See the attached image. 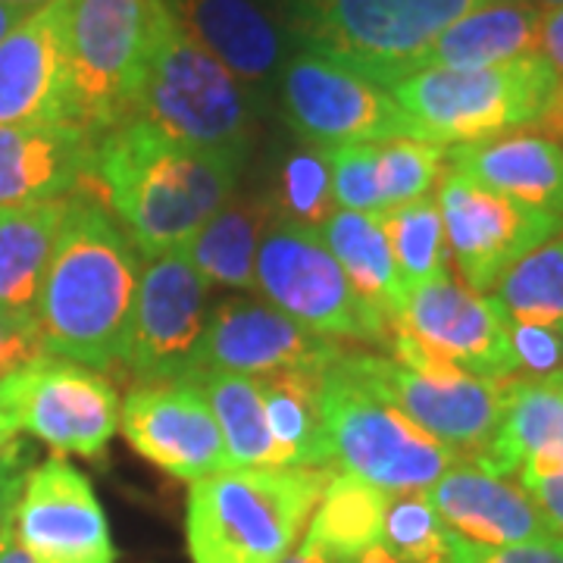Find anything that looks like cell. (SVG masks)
Segmentation results:
<instances>
[{
	"label": "cell",
	"mask_w": 563,
	"mask_h": 563,
	"mask_svg": "<svg viewBox=\"0 0 563 563\" xmlns=\"http://www.w3.org/2000/svg\"><path fill=\"white\" fill-rule=\"evenodd\" d=\"M242 163L181 144L144 120L95 139L81 195L103 198L144 261L179 251L232 201Z\"/></svg>",
	"instance_id": "1"
},
{
	"label": "cell",
	"mask_w": 563,
	"mask_h": 563,
	"mask_svg": "<svg viewBox=\"0 0 563 563\" xmlns=\"http://www.w3.org/2000/svg\"><path fill=\"white\" fill-rule=\"evenodd\" d=\"M139 276L141 254L113 213L73 195L35 307L44 354L98 373L122 363Z\"/></svg>",
	"instance_id": "2"
},
{
	"label": "cell",
	"mask_w": 563,
	"mask_h": 563,
	"mask_svg": "<svg viewBox=\"0 0 563 563\" xmlns=\"http://www.w3.org/2000/svg\"><path fill=\"white\" fill-rule=\"evenodd\" d=\"M332 476L329 466H232L191 483L185 510L191 563H279Z\"/></svg>",
	"instance_id": "3"
},
{
	"label": "cell",
	"mask_w": 563,
	"mask_h": 563,
	"mask_svg": "<svg viewBox=\"0 0 563 563\" xmlns=\"http://www.w3.org/2000/svg\"><path fill=\"white\" fill-rule=\"evenodd\" d=\"M132 120L235 163L251 147L254 110L244 85L169 16L163 0Z\"/></svg>",
	"instance_id": "4"
},
{
	"label": "cell",
	"mask_w": 563,
	"mask_h": 563,
	"mask_svg": "<svg viewBox=\"0 0 563 563\" xmlns=\"http://www.w3.org/2000/svg\"><path fill=\"white\" fill-rule=\"evenodd\" d=\"M542 54L476 69H420L388 85L413 125V139L454 147L523 132L542 120L558 91Z\"/></svg>",
	"instance_id": "5"
},
{
	"label": "cell",
	"mask_w": 563,
	"mask_h": 563,
	"mask_svg": "<svg viewBox=\"0 0 563 563\" xmlns=\"http://www.w3.org/2000/svg\"><path fill=\"white\" fill-rule=\"evenodd\" d=\"M388 351L391 357L347 351L342 361L366 388L448 444L457 457L483 461L495 442L510 379L473 376L398 325H391Z\"/></svg>",
	"instance_id": "6"
},
{
	"label": "cell",
	"mask_w": 563,
	"mask_h": 563,
	"mask_svg": "<svg viewBox=\"0 0 563 563\" xmlns=\"http://www.w3.org/2000/svg\"><path fill=\"white\" fill-rule=\"evenodd\" d=\"M320 410L332 463L385 495L422 492L461 461L448 444L366 388L344 361L322 373Z\"/></svg>",
	"instance_id": "7"
},
{
	"label": "cell",
	"mask_w": 563,
	"mask_h": 563,
	"mask_svg": "<svg viewBox=\"0 0 563 563\" xmlns=\"http://www.w3.org/2000/svg\"><path fill=\"white\" fill-rule=\"evenodd\" d=\"M485 0H295V32L310 54L379 85L417 69L429 44Z\"/></svg>",
	"instance_id": "8"
},
{
	"label": "cell",
	"mask_w": 563,
	"mask_h": 563,
	"mask_svg": "<svg viewBox=\"0 0 563 563\" xmlns=\"http://www.w3.org/2000/svg\"><path fill=\"white\" fill-rule=\"evenodd\" d=\"M161 0H66L73 125L91 139L132 120Z\"/></svg>",
	"instance_id": "9"
},
{
	"label": "cell",
	"mask_w": 563,
	"mask_h": 563,
	"mask_svg": "<svg viewBox=\"0 0 563 563\" xmlns=\"http://www.w3.org/2000/svg\"><path fill=\"white\" fill-rule=\"evenodd\" d=\"M254 276L266 303L320 335L354 342H388L391 335V320L351 285L317 229L276 217L263 235Z\"/></svg>",
	"instance_id": "10"
},
{
	"label": "cell",
	"mask_w": 563,
	"mask_h": 563,
	"mask_svg": "<svg viewBox=\"0 0 563 563\" xmlns=\"http://www.w3.org/2000/svg\"><path fill=\"white\" fill-rule=\"evenodd\" d=\"M0 410L47 448L91 461L120 429V398L107 376L51 354L0 379Z\"/></svg>",
	"instance_id": "11"
},
{
	"label": "cell",
	"mask_w": 563,
	"mask_h": 563,
	"mask_svg": "<svg viewBox=\"0 0 563 563\" xmlns=\"http://www.w3.org/2000/svg\"><path fill=\"white\" fill-rule=\"evenodd\" d=\"M210 282L185 251L141 266L122 363L144 383H188L210 322Z\"/></svg>",
	"instance_id": "12"
},
{
	"label": "cell",
	"mask_w": 563,
	"mask_h": 563,
	"mask_svg": "<svg viewBox=\"0 0 563 563\" xmlns=\"http://www.w3.org/2000/svg\"><path fill=\"white\" fill-rule=\"evenodd\" d=\"M282 113L317 147L413 139V125L391 91L342 63L303 51L282 73Z\"/></svg>",
	"instance_id": "13"
},
{
	"label": "cell",
	"mask_w": 563,
	"mask_h": 563,
	"mask_svg": "<svg viewBox=\"0 0 563 563\" xmlns=\"http://www.w3.org/2000/svg\"><path fill=\"white\" fill-rule=\"evenodd\" d=\"M444 242L470 291L488 295L529 251L563 232V220L448 169L439 191Z\"/></svg>",
	"instance_id": "14"
},
{
	"label": "cell",
	"mask_w": 563,
	"mask_h": 563,
	"mask_svg": "<svg viewBox=\"0 0 563 563\" xmlns=\"http://www.w3.org/2000/svg\"><path fill=\"white\" fill-rule=\"evenodd\" d=\"M347 351L339 339L307 329L298 320L285 317L273 303L232 298L210 310L195 376L198 373H239L251 379L273 373L322 376Z\"/></svg>",
	"instance_id": "15"
},
{
	"label": "cell",
	"mask_w": 563,
	"mask_h": 563,
	"mask_svg": "<svg viewBox=\"0 0 563 563\" xmlns=\"http://www.w3.org/2000/svg\"><path fill=\"white\" fill-rule=\"evenodd\" d=\"M120 429L144 461L185 483L232 470L220 422L198 383L135 385L120 404Z\"/></svg>",
	"instance_id": "16"
},
{
	"label": "cell",
	"mask_w": 563,
	"mask_h": 563,
	"mask_svg": "<svg viewBox=\"0 0 563 563\" xmlns=\"http://www.w3.org/2000/svg\"><path fill=\"white\" fill-rule=\"evenodd\" d=\"M507 313L495 298L470 291L442 273L407 291L398 320L429 351L483 379H517V361L507 335Z\"/></svg>",
	"instance_id": "17"
},
{
	"label": "cell",
	"mask_w": 563,
	"mask_h": 563,
	"mask_svg": "<svg viewBox=\"0 0 563 563\" xmlns=\"http://www.w3.org/2000/svg\"><path fill=\"white\" fill-rule=\"evenodd\" d=\"M13 532L38 563H117L95 488L60 457L29 470Z\"/></svg>",
	"instance_id": "18"
},
{
	"label": "cell",
	"mask_w": 563,
	"mask_h": 563,
	"mask_svg": "<svg viewBox=\"0 0 563 563\" xmlns=\"http://www.w3.org/2000/svg\"><path fill=\"white\" fill-rule=\"evenodd\" d=\"M0 125H73L66 0L32 10L0 38Z\"/></svg>",
	"instance_id": "19"
},
{
	"label": "cell",
	"mask_w": 563,
	"mask_h": 563,
	"mask_svg": "<svg viewBox=\"0 0 563 563\" xmlns=\"http://www.w3.org/2000/svg\"><path fill=\"white\" fill-rule=\"evenodd\" d=\"M426 498L463 542L504 548L554 536L523 485L473 461L444 470L442 479L426 488Z\"/></svg>",
	"instance_id": "20"
},
{
	"label": "cell",
	"mask_w": 563,
	"mask_h": 563,
	"mask_svg": "<svg viewBox=\"0 0 563 563\" xmlns=\"http://www.w3.org/2000/svg\"><path fill=\"white\" fill-rule=\"evenodd\" d=\"M95 139L76 125H0V210L76 195Z\"/></svg>",
	"instance_id": "21"
},
{
	"label": "cell",
	"mask_w": 563,
	"mask_h": 563,
	"mask_svg": "<svg viewBox=\"0 0 563 563\" xmlns=\"http://www.w3.org/2000/svg\"><path fill=\"white\" fill-rule=\"evenodd\" d=\"M207 54L251 88L269 85L282 60V32L254 0H163Z\"/></svg>",
	"instance_id": "22"
},
{
	"label": "cell",
	"mask_w": 563,
	"mask_h": 563,
	"mask_svg": "<svg viewBox=\"0 0 563 563\" xmlns=\"http://www.w3.org/2000/svg\"><path fill=\"white\" fill-rule=\"evenodd\" d=\"M448 163L466 179L563 220V144L558 141L514 132L476 144H454L448 147Z\"/></svg>",
	"instance_id": "23"
},
{
	"label": "cell",
	"mask_w": 563,
	"mask_h": 563,
	"mask_svg": "<svg viewBox=\"0 0 563 563\" xmlns=\"http://www.w3.org/2000/svg\"><path fill=\"white\" fill-rule=\"evenodd\" d=\"M544 13L529 0H485L429 44L420 69H476L539 54Z\"/></svg>",
	"instance_id": "24"
},
{
	"label": "cell",
	"mask_w": 563,
	"mask_h": 563,
	"mask_svg": "<svg viewBox=\"0 0 563 563\" xmlns=\"http://www.w3.org/2000/svg\"><path fill=\"white\" fill-rule=\"evenodd\" d=\"M498 473L517 476V470H548L563 463V379L532 383L510 379L507 404L495 442L483 461H473Z\"/></svg>",
	"instance_id": "25"
},
{
	"label": "cell",
	"mask_w": 563,
	"mask_h": 563,
	"mask_svg": "<svg viewBox=\"0 0 563 563\" xmlns=\"http://www.w3.org/2000/svg\"><path fill=\"white\" fill-rule=\"evenodd\" d=\"M69 198L0 210V310L35 320L41 282Z\"/></svg>",
	"instance_id": "26"
},
{
	"label": "cell",
	"mask_w": 563,
	"mask_h": 563,
	"mask_svg": "<svg viewBox=\"0 0 563 563\" xmlns=\"http://www.w3.org/2000/svg\"><path fill=\"white\" fill-rule=\"evenodd\" d=\"M320 239L363 298L376 303L391 322L398 320L404 301H407V291H404L398 266L391 257L383 213L335 210L320 225Z\"/></svg>",
	"instance_id": "27"
},
{
	"label": "cell",
	"mask_w": 563,
	"mask_h": 563,
	"mask_svg": "<svg viewBox=\"0 0 563 563\" xmlns=\"http://www.w3.org/2000/svg\"><path fill=\"white\" fill-rule=\"evenodd\" d=\"M273 220L276 213L269 201H229L181 251L207 282L257 291L254 263Z\"/></svg>",
	"instance_id": "28"
},
{
	"label": "cell",
	"mask_w": 563,
	"mask_h": 563,
	"mask_svg": "<svg viewBox=\"0 0 563 563\" xmlns=\"http://www.w3.org/2000/svg\"><path fill=\"white\" fill-rule=\"evenodd\" d=\"M191 383L201 385L213 407L232 466L239 470L288 466V457L266 420L257 379L239 373H198Z\"/></svg>",
	"instance_id": "29"
},
{
	"label": "cell",
	"mask_w": 563,
	"mask_h": 563,
	"mask_svg": "<svg viewBox=\"0 0 563 563\" xmlns=\"http://www.w3.org/2000/svg\"><path fill=\"white\" fill-rule=\"evenodd\" d=\"M388 498L383 488L339 473L322 492L307 539L320 544L332 563H357L369 548L383 544Z\"/></svg>",
	"instance_id": "30"
},
{
	"label": "cell",
	"mask_w": 563,
	"mask_h": 563,
	"mask_svg": "<svg viewBox=\"0 0 563 563\" xmlns=\"http://www.w3.org/2000/svg\"><path fill=\"white\" fill-rule=\"evenodd\" d=\"M320 379L322 376L307 373H273L257 379L266 420L288 457V466L332 470V451L320 410Z\"/></svg>",
	"instance_id": "31"
},
{
	"label": "cell",
	"mask_w": 563,
	"mask_h": 563,
	"mask_svg": "<svg viewBox=\"0 0 563 563\" xmlns=\"http://www.w3.org/2000/svg\"><path fill=\"white\" fill-rule=\"evenodd\" d=\"M492 298L507 320L563 329V232L514 263Z\"/></svg>",
	"instance_id": "32"
},
{
	"label": "cell",
	"mask_w": 563,
	"mask_h": 563,
	"mask_svg": "<svg viewBox=\"0 0 563 563\" xmlns=\"http://www.w3.org/2000/svg\"><path fill=\"white\" fill-rule=\"evenodd\" d=\"M383 225L404 291H413L422 282L448 273L442 210H439V201L432 195L385 210Z\"/></svg>",
	"instance_id": "33"
},
{
	"label": "cell",
	"mask_w": 563,
	"mask_h": 563,
	"mask_svg": "<svg viewBox=\"0 0 563 563\" xmlns=\"http://www.w3.org/2000/svg\"><path fill=\"white\" fill-rule=\"evenodd\" d=\"M269 203L279 220L320 232L322 222L339 210L329 151L317 144H303L301 151L288 154L282 163L279 185Z\"/></svg>",
	"instance_id": "34"
},
{
	"label": "cell",
	"mask_w": 563,
	"mask_h": 563,
	"mask_svg": "<svg viewBox=\"0 0 563 563\" xmlns=\"http://www.w3.org/2000/svg\"><path fill=\"white\" fill-rule=\"evenodd\" d=\"M383 548L401 563H448L454 532L442 523L422 492H401L388 498Z\"/></svg>",
	"instance_id": "35"
},
{
	"label": "cell",
	"mask_w": 563,
	"mask_h": 563,
	"mask_svg": "<svg viewBox=\"0 0 563 563\" xmlns=\"http://www.w3.org/2000/svg\"><path fill=\"white\" fill-rule=\"evenodd\" d=\"M448 147L420 139H391L376 144V169L385 210L429 198L442 179Z\"/></svg>",
	"instance_id": "36"
},
{
	"label": "cell",
	"mask_w": 563,
	"mask_h": 563,
	"mask_svg": "<svg viewBox=\"0 0 563 563\" xmlns=\"http://www.w3.org/2000/svg\"><path fill=\"white\" fill-rule=\"evenodd\" d=\"M376 144H344L325 147L332 166V188L339 210L357 213H385L383 191H379V169H376Z\"/></svg>",
	"instance_id": "37"
},
{
	"label": "cell",
	"mask_w": 563,
	"mask_h": 563,
	"mask_svg": "<svg viewBox=\"0 0 563 563\" xmlns=\"http://www.w3.org/2000/svg\"><path fill=\"white\" fill-rule=\"evenodd\" d=\"M507 335L517 361V379H532V383L563 379V329L510 320Z\"/></svg>",
	"instance_id": "38"
},
{
	"label": "cell",
	"mask_w": 563,
	"mask_h": 563,
	"mask_svg": "<svg viewBox=\"0 0 563 563\" xmlns=\"http://www.w3.org/2000/svg\"><path fill=\"white\" fill-rule=\"evenodd\" d=\"M448 563H563V539L548 536L539 542L483 548V544L463 542L454 536V551Z\"/></svg>",
	"instance_id": "39"
},
{
	"label": "cell",
	"mask_w": 563,
	"mask_h": 563,
	"mask_svg": "<svg viewBox=\"0 0 563 563\" xmlns=\"http://www.w3.org/2000/svg\"><path fill=\"white\" fill-rule=\"evenodd\" d=\"M38 357H44V344L35 320L0 310V379L13 376Z\"/></svg>",
	"instance_id": "40"
},
{
	"label": "cell",
	"mask_w": 563,
	"mask_h": 563,
	"mask_svg": "<svg viewBox=\"0 0 563 563\" xmlns=\"http://www.w3.org/2000/svg\"><path fill=\"white\" fill-rule=\"evenodd\" d=\"M517 483L532 498V504L542 510L544 523L551 526L554 536L563 539V463L548 466V470H517Z\"/></svg>",
	"instance_id": "41"
},
{
	"label": "cell",
	"mask_w": 563,
	"mask_h": 563,
	"mask_svg": "<svg viewBox=\"0 0 563 563\" xmlns=\"http://www.w3.org/2000/svg\"><path fill=\"white\" fill-rule=\"evenodd\" d=\"M25 461L3 463L0 466V544L13 536V523H16V507H20L22 488H25Z\"/></svg>",
	"instance_id": "42"
},
{
	"label": "cell",
	"mask_w": 563,
	"mask_h": 563,
	"mask_svg": "<svg viewBox=\"0 0 563 563\" xmlns=\"http://www.w3.org/2000/svg\"><path fill=\"white\" fill-rule=\"evenodd\" d=\"M539 54H542L544 60L551 63V69L558 73V79H561L563 85V7L551 10V13H544Z\"/></svg>",
	"instance_id": "43"
},
{
	"label": "cell",
	"mask_w": 563,
	"mask_h": 563,
	"mask_svg": "<svg viewBox=\"0 0 563 563\" xmlns=\"http://www.w3.org/2000/svg\"><path fill=\"white\" fill-rule=\"evenodd\" d=\"M536 129H539V135H544V139L563 144V85H558V91H554L551 103L544 107L542 120L536 122Z\"/></svg>",
	"instance_id": "44"
},
{
	"label": "cell",
	"mask_w": 563,
	"mask_h": 563,
	"mask_svg": "<svg viewBox=\"0 0 563 563\" xmlns=\"http://www.w3.org/2000/svg\"><path fill=\"white\" fill-rule=\"evenodd\" d=\"M16 461H25V451H22L20 442V429H16L13 420L0 410V466Z\"/></svg>",
	"instance_id": "45"
},
{
	"label": "cell",
	"mask_w": 563,
	"mask_h": 563,
	"mask_svg": "<svg viewBox=\"0 0 563 563\" xmlns=\"http://www.w3.org/2000/svg\"><path fill=\"white\" fill-rule=\"evenodd\" d=\"M279 563H332L329 561V554L322 551L320 544L310 542V539H303L295 551H288Z\"/></svg>",
	"instance_id": "46"
},
{
	"label": "cell",
	"mask_w": 563,
	"mask_h": 563,
	"mask_svg": "<svg viewBox=\"0 0 563 563\" xmlns=\"http://www.w3.org/2000/svg\"><path fill=\"white\" fill-rule=\"evenodd\" d=\"M0 563H38V561L22 548L20 539H16V532H13L7 542L0 544Z\"/></svg>",
	"instance_id": "47"
},
{
	"label": "cell",
	"mask_w": 563,
	"mask_h": 563,
	"mask_svg": "<svg viewBox=\"0 0 563 563\" xmlns=\"http://www.w3.org/2000/svg\"><path fill=\"white\" fill-rule=\"evenodd\" d=\"M29 16V10H20V7H7V3H0V38L13 29V25H20L22 20Z\"/></svg>",
	"instance_id": "48"
},
{
	"label": "cell",
	"mask_w": 563,
	"mask_h": 563,
	"mask_svg": "<svg viewBox=\"0 0 563 563\" xmlns=\"http://www.w3.org/2000/svg\"><path fill=\"white\" fill-rule=\"evenodd\" d=\"M357 563H401V561H398L395 554H388L383 544H376V548H369L366 554H361Z\"/></svg>",
	"instance_id": "49"
},
{
	"label": "cell",
	"mask_w": 563,
	"mask_h": 563,
	"mask_svg": "<svg viewBox=\"0 0 563 563\" xmlns=\"http://www.w3.org/2000/svg\"><path fill=\"white\" fill-rule=\"evenodd\" d=\"M0 3H7V7H20V10H38L44 3H51V0H0Z\"/></svg>",
	"instance_id": "50"
},
{
	"label": "cell",
	"mask_w": 563,
	"mask_h": 563,
	"mask_svg": "<svg viewBox=\"0 0 563 563\" xmlns=\"http://www.w3.org/2000/svg\"><path fill=\"white\" fill-rule=\"evenodd\" d=\"M536 10H542V13H551V10H558V7H563V0H529Z\"/></svg>",
	"instance_id": "51"
}]
</instances>
